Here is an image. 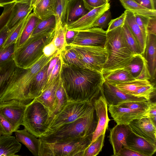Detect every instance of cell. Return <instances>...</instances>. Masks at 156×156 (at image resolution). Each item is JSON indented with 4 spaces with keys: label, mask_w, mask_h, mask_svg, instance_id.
Here are the masks:
<instances>
[{
    "label": "cell",
    "mask_w": 156,
    "mask_h": 156,
    "mask_svg": "<svg viewBox=\"0 0 156 156\" xmlns=\"http://www.w3.org/2000/svg\"><path fill=\"white\" fill-rule=\"evenodd\" d=\"M60 75L69 101H88L92 103L105 81L101 72L68 65L62 60Z\"/></svg>",
    "instance_id": "1"
},
{
    "label": "cell",
    "mask_w": 156,
    "mask_h": 156,
    "mask_svg": "<svg viewBox=\"0 0 156 156\" xmlns=\"http://www.w3.org/2000/svg\"><path fill=\"white\" fill-rule=\"evenodd\" d=\"M47 57L43 55L30 67L23 69L16 66L5 91L0 98V102L14 99L25 105L31 102L28 98L30 84L37 73L55 55Z\"/></svg>",
    "instance_id": "2"
},
{
    "label": "cell",
    "mask_w": 156,
    "mask_h": 156,
    "mask_svg": "<svg viewBox=\"0 0 156 156\" xmlns=\"http://www.w3.org/2000/svg\"><path fill=\"white\" fill-rule=\"evenodd\" d=\"M122 27L106 32L105 48L108 56L102 70L103 75L125 68L135 55L129 50L125 42Z\"/></svg>",
    "instance_id": "3"
},
{
    "label": "cell",
    "mask_w": 156,
    "mask_h": 156,
    "mask_svg": "<svg viewBox=\"0 0 156 156\" xmlns=\"http://www.w3.org/2000/svg\"><path fill=\"white\" fill-rule=\"evenodd\" d=\"M94 109L87 115L65 124L48 135L39 138L41 141L52 143L84 137L93 134L97 122Z\"/></svg>",
    "instance_id": "4"
},
{
    "label": "cell",
    "mask_w": 156,
    "mask_h": 156,
    "mask_svg": "<svg viewBox=\"0 0 156 156\" xmlns=\"http://www.w3.org/2000/svg\"><path fill=\"white\" fill-rule=\"evenodd\" d=\"M94 109L93 103L89 101H68L48 121L47 129L42 136L51 133L65 124L87 115Z\"/></svg>",
    "instance_id": "5"
},
{
    "label": "cell",
    "mask_w": 156,
    "mask_h": 156,
    "mask_svg": "<svg viewBox=\"0 0 156 156\" xmlns=\"http://www.w3.org/2000/svg\"><path fill=\"white\" fill-rule=\"evenodd\" d=\"M54 32L36 37H30L15 49L13 60L16 66L26 69L32 66L43 55L44 47L52 40Z\"/></svg>",
    "instance_id": "6"
},
{
    "label": "cell",
    "mask_w": 156,
    "mask_h": 156,
    "mask_svg": "<svg viewBox=\"0 0 156 156\" xmlns=\"http://www.w3.org/2000/svg\"><path fill=\"white\" fill-rule=\"evenodd\" d=\"M92 135L52 143L40 140V156H83L84 151L91 142Z\"/></svg>",
    "instance_id": "7"
},
{
    "label": "cell",
    "mask_w": 156,
    "mask_h": 156,
    "mask_svg": "<svg viewBox=\"0 0 156 156\" xmlns=\"http://www.w3.org/2000/svg\"><path fill=\"white\" fill-rule=\"evenodd\" d=\"M49 115L48 109L35 98L26 105L22 125L37 138L46 131Z\"/></svg>",
    "instance_id": "8"
},
{
    "label": "cell",
    "mask_w": 156,
    "mask_h": 156,
    "mask_svg": "<svg viewBox=\"0 0 156 156\" xmlns=\"http://www.w3.org/2000/svg\"><path fill=\"white\" fill-rule=\"evenodd\" d=\"M67 46L77 53L87 69L101 72L108 56L105 47L73 45Z\"/></svg>",
    "instance_id": "9"
},
{
    "label": "cell",
    "mask_w": 156,
    "mask_h": 156,
    "mask_svg": "<svg viewBox=\"0 0 156 156\" xmlns=\"http://www.w3.org/2000/svg\"><path fill=\"white\" fill-rule=\"evenodd\" d=\"M26 105L14 99L0 102V112L10 123L14 132L22 125Z\"/></svg>",
    "instance_id": "10"
},
{
    "label": "cell",
    "mask_w": 156,
    "mask_h": 156,
    "mask_svg": "<svg viewBox=\"0 0 156 156\" xmlns=\"http://www.w3.org/2000/svg\"><path fill=\"white\" fill-rule=\"evenodd\" d=\"M106 38V30L98 27H93L78 31L69 45L105 47Z\"/></svg>",
    "instance_id": "11"
},
{
    "label": "cell",
    "mask_w": 156,
    "mask_h": 156,
    "mask_svg": "<svg viewBox=\"0 0 156 156\" xmlns=\"http://www.w3.org/2000/svg\"><path fill=\"white\" fill-rule=\"evenodd\" d=\"M108 105H117L122 103L130 101H142L148 100L144 97H138L128 94L121 91L115 86L105 81L100 92Z\"/></svg>",
    "instance_id": "12"
},
{
    "label": "cell",
    "mask_w": 156,
    "mask_h": 156,
    "mask_svg": "<svg viewBox=\"0 0 156 156\" xmlns=\"http://www.w3.org/2000/svg\"><path fill=\"white\" fill-rule=\"evenodd\" d=\"M127 125L135 135L156 144V126L150 118L145 116L136 119Z\"/></svg>",
    "instance_id": "13"
},
{
    "label": "cell",
    "mask_w": 156,
    "mask_h": 156,
    "mask_svg": "<svg viewBox=\"0 0 156 156\" xmlns=\"http://www.w3.org/2000/svg\"><path fill=\"white\" fill-rule=\"evenodd\" d=\"M109 2L105 4L89 11L77 20L67 25V29L80 31L92 28L95 22L110 8Z\"/></svg>",
    "instance_id": "14"
},
{
    "label": "cell",
    "mask_w": 156,
    "mask_h": 156,
    "mask_svg": "<svg viewBox=\"0 0 156 156\" xmlns=\"http://www.w3.org/2000/svg\"><path fill=\"white\" fill-rule=\"evenodd\" d=\"M93 105L96 113L97 124L93 134L91 143L94 141L101 134L105 133L110 121L108 114V105L101 95L95 100Z\"/></svg>",
    "instance_id": "15"
},
{
    "label": "cell",
    "mask_w": 156,
    "mask_h": 156,
    "mask_svg": "<svg viewBox=\"0 0 156 156\" xmlns=\"http://www.w3.org/2000/svg\"><path fill=\"white\" fill-rule=\"evenodd\" d=\"M131 132L127 125L117 124L110 129L109 140L113 150L112 156H118L119 153L123 147H128L126 138Z\"/></svg>",
    "instance_id": "16"
},
{
    "label": "cell",
    "mask_w": 156,
    "mask_h": 156,
    "mask_svg": "<svg viewBox=\"0 0 156 156\" xmlns=\"http://www.w3.org/2000/svg\"><path fill=\"white\" fill-rule=\"evenodd\" d=\"M108 105L111 116L117 124L127 125L135 119L146 116V113L137 111L117 105Z\"/></svg>",
    "instance_id": "17"
},
{
    "label": "cell",
    "mask_w": 156,
    "mask_h": 156,
    "mask_svg": "<svg viewBox=\"0 0 156 156\" xmlns=\"http://www.w3.org/2000/svg\"><path fill=\"white\" fill-rule=\"evenodd\" d=\"M128 147L143 156H151L156 151V145L131 131L126 138Z\"/></svg>",
    "instance_id": "18"
},
{
    "label": "cell",
    "mask_w": 156,
    "mask_h": 156,
    "mask_svg": "<svg viewBox=\"0 0 156 156\" xmlns=\"http://www.w3.org/2000/svg\"><path fill=\"white\" fill-rule=\"evenodd\" d=\"M143 55L151 77L153 78L156 71V35L147 34Z\"/></svg>",
    "instance_id": "19"
},
{
    "label": "cell",
    "mask_w": 156,
    "mask_h": 156,
    "mask_svg": "<svg viewBox=\"0 0 156 156\" xmlns=\"http://www.w3.org/2000/svg\"><path fill=\"white\" fill-rule=\"evenodd\" d=\"M49 62L37 73L30 84L28 98L31 101L34 99L39 96L44 90L48 79L47 69Z\"/></svg>",
    "instance_id": "20"
},
{
    "label": "cell",
    "mask_w": 156,
    "mask_h": 156,
    "mask_svg": "<svg viewBox=\"0 0 156 156\" xmlns=\"http://www.w3.org/2000/svg\"><path fill=\"white\" fill-rule=\"evenodd\" d=\"M16 140L24 144L35 156H40L41 141L26 129L14 132Z\"/></svg>",
    "instance_id": "21"
},
{
    "label": "cell",
    "mask_w": 156,
    "mask_h": 156,
    "mask_svg": "<svg viewBox=\"0 0 156 156\" xmlns=\"http://www.w3.org/2000/svg\"><path fill=\"white\" fill-rule=\"evenodd\" d=\"M33 9L31 5L28 4L15 2L6 26L10 30L12 29L27 17Z\"/></svg>",
    "instance_id": "22"
},
{
    "label": "cell",
    "mask_w": 156,
    "mask_h": 156,
    "mask_svg": "<svg viewBox=\"0 0 156 156\" xmlns=\"http://www.w3.org/2000/svg\"><path fill=\"white\" fill-rule=\"evenodd\" d=\"M59 78L60 75L51 84L42 92L39 96L35 98L48 110L49 115V119L51 116L55 109V94Z\"/></svg>",
    "instance_id": "23"
},
{
    "label": "cell",
    "mask_w": 156,
    "mask_h": 156,
    "mask_svg": "<svg viewBox=\"0 0 156 156\" xmlns=\"http://www.w3.org/2000/svg\"><path fill=\"white\" fill-rule=\"evenodd\" d=\"M22 145L13 136L2 135L0 137V156H16Z\"/></svg>",
    "instance_id": "24"
},
{
    "label": "cell",
    "mask_w": 156,
    "mask_h": 156,
    "mask_svg": "<svg viewBox=\"0 0 156 156\" xmlns=\"http://www.w3.org/2000/svg\"><path fill=\"white\" fill-rule=\"evenodd\" d=\"M40 19L33 12L28 16L22 31L15 43V49L22 46L30 38Z\"/></svg>",
    "instance_id": "25"
},
{
    "label": "cell",
    "mask_w": 156,
    "mask_h": 156,
    "mask_svg": "<svg viewBox=\"0 0 156 156\" xmlns=\"http://www.w3.org/2000/svg\"><path fill=\"white\" fill-rule=\"evenodd\" d=\"M88 12L85 8L82 0H70L67 6V25L77 20Z\"/></svg>",
    "instance_id": "26"
},
{
    "label": "cell",
    "mask_w": 156,
    "mask_h": 156,
    "mask_svg": "<svg viewBox=\"0 0 156 156\" xmlns=\"http://www.w3.org/2000/svg\"><path fill=\"white\" fill-rule=\"evenodd\" d=\"M56 0H41L34 7L33 13L40 19L44 20L55 16Z\"/></svg>",
    "instance_id": "27"
},
{
    "label": "cell",
    "mask_w": 156,
    "mask_h": 156,
    "mask_svg": "<svg viewBox=\"0 0 156 156\" xmlns=\"http://www.w3.org/2000/svg\"><path fill=\"white\" fill-rule=\"evenodd\" d=\"M124 12L126 15L125 22L136 40L144 53L146 39L136 22L134 13L126 10Z\"/></svg>",
    "instance_id": "28"
},
{
    "label": "cell",
    "mask_w": 156,
    "mask_h": 156,
    "mask_svg": "<svg viewBox=\"0 0 156 156\" xmlns=\"http://www.w3.org/2000/svg\"><path fill=\"white\" fill-rule=\"evenodd\" d=\"M103 76L105 82L114 86L135 79L125 68L114 70Z\"/></svg>",
    "instance_id": "29"
},
{
    "label": "cell",
    "mask_w": 156,
    "mask_h": 156,
    "mask_svg": "<svg viewBox=\"0 0 156 156\" xmlns=\"http://www.w3.org/2000/svg\"><path fill=\"white\" fill-rule=\"evenodd\" d=\"M0 98L4 93L7 84L16 67L13 60L0 66Z\"/></svg>",
    "instance_id": "30"
},
{
    "label": "cell",
    "mask_w": 156,
    "mask_h": 156,
    "mask_svg": "<svg viewBox=\"0 0 156 156\" xmlns=\"http://www.w3.org/2000/svg\"><path fill=\"white\" fill-rule=\"evenodd\" d=\"M56 19L54 16L44 20H40L30 37H36L55 32Z\"/></svg>",
    "instance_id": "31"
},
{
    "label": "cell",
    "mask_w": 156,
    "mask_h": 156,
    "mask_svg": "<svg viewBox=\"0 0 156 156\" xmlns=\"http://www.w3.org/2000/svg\"><path fill=\"white\" fill-rule=\"evenodd\" d=\"M126 10L133 13L141 15L150 18L156 17V10H152L144 7L134 0H119Z\"/></svg>",
    "instance_id": "32"
},
{
    "label": "cell",
    "mask_w": 156,
    "mask_h": 156,
    "mask_svg": "<svg viewBox=\"0 0 156 156\" xmlns=\"http://www.w3.org/2000/svg\"><path fill=\"white\" fill-rule=\"evenodd\" d=\"M122 28L124 40L129 50L135 55H143L140 46L125 21Z\"/></svg>",
    "instance_id": "33"
},
{
    "label": "cell",
    "mask_w": 156,
    "mask_h": 156,
    "mask_svg": "<svg viewBox=\"0 0 156 156\" xmlns=\"http://www.w3.org/2000/svg\"><path fill=\"white\" fill-rule=\"evenodd\" d=\"M150 84L149 80L135 79L116 84L115 86L125 93L133 96L139 88Z\"/></svg>",
    "instance_id": "34"
},
{
    "label": "cell",
    "mask_w": 156,
    "mask_h": 156,
    "mask_svg": "<svg viewBox=\"0 0 156 156\" xmlns=\"http://www.w3.org/2000/svg\"><path fill=\"white\" fill-rule=\"evenodd\" d=\"M146 64V62L143 55H136L124 68L130 73L134 79H136L143 70Z\"/></svg>",
    "instance_id": "35"
},
{
    "label": "cell",
    "mask_w": 156,
    "mask_h": 156,
    "mask_svg": "<svg viewBox=\"0 0 156 156\" xmlns=\"http://www.w3.org/2000/svg\"><path fill=\"white\" fill-rule=\"evenodd\" d=\"M60 54L63 62L68 65L87 68L77 53L69 46L66 47Z\"/></svg>",
    "instance_id": "36"
},
{
    "label": "cell",
    "mask_w": 156,
    "mask_h": 156,
    "mask_svg": "<svg viewBox=\"0 0 156 156\" xmlns=\"http://www.w3.org/2000/svg\"><path fill=\"white\" fill-rule=\"evenodd\" d=\"M67 30V25L62 24L56 26L52 39L58 51L61 53L67 45L66 39V34Z\"/></svg>",
    "instance_id": "37"
},
{
    "label": "cell",
    "mask_w": 156,
    "mask_h": 156,
    "mask_svg": "<svg viewBox=\"0 0 156 156\" xmlns=\"http://www.w3.org/2000/svg\"><path fill=\"white\" fill-rule=\"evenodd\" d=\"M70 0H56L55 17L56 26L66 24V8L68 3ZM55 26V27H56Z\"/></svg>",
    "instance_id": "38"
},
{
    "label": "cell",
    "mask_w": 156,
    "mask_h": 156,
    "mask_svg": "<svg viewBox=\"0 0 156 156\" xmlns=\"http://www.w3.org/2000/svg\"><path fill=\"white\" fill-rule=\"evenodd\" d=\"M55 96V109L51 116L49 120L55 115L60 110L62 107L68 101L62 86L60 78V75L59 82L56 90Z\"/></svg>",
    "instance_id": "39"
},
{
    "label": "cell",
    "mask_w": 156,
    "mask_h": 156,
    "mask_svg": "<svg viewBox=\"0 0 156 156\" xmlns=\"http://www.w3.org/2000/svg\"><path fill=\"white\" fill-rule=\"evenodd\" d=\"M105 134L100 136L88 146L84 151L83 156H95L101 152L104 146Z\"/></svg>",
    "instance_id": "40"
},
{
    "label": "cell",
    "mask_w": 156,
    "mask_h": 156,
    "mask_svg": "<svg viewBox=\"0 0 156 156\" xmlns=\"http://www.w3.org/2000/svg\"><path fill=\"white\" fill-rule=\"evenodd\" d=\"M27 16L16 27L10 30L9 33L2 46L3 47L6 48L16 43L23 28Z\"/></svg>",
    "instance_id": "41"
},
{
    "label": "cell",
    "mask_w": 156,
    "mask_h": 156,
    "mask_svg": "<svg viewBox=\"0 0 156 156\" xmlns=\"http://www.w3.org/2000/svg\"><path fill=\"white\" fill-rule=\"evenodd\" d=\"M150 102V100L142 101H130L124 102L117 105L139 112L147 113Z\"/></svg>",
    "instance_id": "42"
},
{
    "label": "cell",
    "mask_w": 156,
    "mask_h": 156,
    "mask_svg": "<svg viewBox=\"0 0 156 156\" xmlns=\"http://www.w3.org/2000/svg\"><path fill=\"white\" fill-rule=\"evenodd\" d=\"M15 43L3 48L0 47V66L13 60Z\"/></svg>",
    "instance_id": "43"
},
{
    "label": "cell",
    "mask_w": 156,
    "mask_h": 156,
    "mask_svg": "<svg viewBox=\"0 0 156 156\" xmlns=\"http://www.w3.org/2000/svg\"><path fill=\"white\" fill-rule=\"evenodd\" d=\"M111 17V12L109 9L105 11L97 20L93 24V27H98L104 30L108 27Z\"/></svg>",
    "instance_id": "44"
},
{
    "label": "cell",
    "mask_w": 156,
    "mask_h": 156,
    "mask_svg": "<svg viewBox=\"0 0 156 156\" xmlns=\"http://www.w3.org/2000/svg\"><path fill=\"white\" fill-rule=\"evenodd\" d=\"M13 6L11 3L3 7V10L0 16V31L6 25L11 16Z\"/></svg>",
    "instance_id": "45"
},
{
    "label": "cell",
    "mask_w": 156,
    "mask_h": 156,
    "mask_svg": "<svg viewBox=\"0 0 156 156\" xmlns=\"http://www.w3.org/2000/svg\"><path fill=\"white\" fill-rule=\"evenodd\" d=\"M154 86L151 83L139 88L133 96L138 97H144L150 100L151 94L154 92Z\"/></svg>",
    "instance_id": "46"
},
{
    "label": "cell",
    "mask_w": 156,
    "mask_h": 156,
    "mask_svg": "<svg viewBox=\"0 0 156 156\" xmlns=\"http://www.w3.org/2000/svg\"><path fill=\"white\" fill-rule=\"evenodd\" d=\"M136 22L140 27L146 39L147 36V27L150 18L141 15L134 13Z\"/></svg>",
    "instance_id": "47"
},
{
    "label": "cell",
    "mask_w": 156,
    "mask_h": 156,
    "mask_svg": "<svg viewBox=\"0 0 156 156\" xmlns=\"http://www.w3.org/2000/svg\"><path fill=\"white\" fill-rule=\"evenodd\" d=\"M0 130L2 135L12 136L13 131L10 123L0 112Z\"/></svg>",
    "instance_id": "48"
},
{
    "label": "cell",
    "mask_w": 156,
    "mask_h": 156,
    "mask_svg": "<svg viewBox=\"0 0 156 156\" xmlns=\"http://www.w3.org/2000/svg\"><path fill=\"white\" fill-rule=\"evenodd\" d=\"M62 64V60L60 54V59L56 63L48 77L44 90L51 84L59 77L60 73Z\"/></svg>",
    "instance_id": "49"
},
{
    "label": "cell",
    "mask_w": 156,
    "mask_h": 156,
    "mask_svg": "<svg viewBox=\"0 0 156 156\" xmlns=\"http://www.w3.org/2000/svg\"><path fill=\"white\" fill-rule=\"evenodd\" d=\"M84 6L88 11L101 6L107 2L109 0H82Z\"/></svg>",
    "instance_id": "50"
},
{
    "label": "cell",
    "mask_w": 156,
    "mask_h": 156,
    "mask_svg": "<svg viewBox=\"0 0 156 156\" xmlns=\"http://www.w3.org/2000/svg\"><path fill=\"white\" fill-rule=\"evenodd\" d=\"M126 16V13L124 12L119 17L111 20L108 24L106 32L111 30L118 27L122 26L125 21Z\"/></svg>",
    "instance_id": "51"
},
{
    "label": "cell",
    "mask_w": 156,
    "mask_h": 156,
    "mask_svg": "<svg viewBox=\"0 0 156 156\" xmlns=\"http://www.w3.org/2000/svg\"><path fill=\"white\" fill-rule=\"evenodd\" d=\"M43 51L44 55L47 57L52 56L59 52L52 40L44 47Z\"/></svg>",
    "instance_id": "52"
},
{
    "label": "cell",
    "mask_w": 156,
    "mask_h": 156,
    "mask_svg": "<svg viewBox=\"0 0 156 156\" xmlns=\"http://www.w3.org/2000/svg\"><path fill=\"white\" fill-rule=\"evenodd\" d=\"M145 116L150 118L154 124L156 125V103L155 102H151L148 109L145 114Z\"/></svg>",
    "instance_id": "53"
},
{
    "label": "cell",
    "mask_w": 156,
    "mask_h": 156,
    "mask_svg": "<svg viewBox=\"0 0 156 156\" xmlns=\"http://www.w3.org/2000/svg\"><path fill=\"white\" fill-rule=\"evenodd\" d=\"M134 0L141 5L147 9L152 10H156V0Z\"/></svg>",
    "instance_id": "54"
},
{
    "label": "cell",
    "mask_w": 156,
    "mask_h": 156,
    "mask_svg": "<svg viewBox=\"0 0 156 156\" xmlns=\"http://www.w3.org/2000/svg\"><path fill=\"white\" fill-rule=\"evenodd\" d=\"M118 156H143L128 147H123L120 150Z\"/></svg>",
    "instance_id": "55"
},
{
    "label": "cell",
    "mask_w": 156,
    "mask_h": 156,
    "mask_svg": "<svg viewBox=\"0 0 156 156\" xmlns=\"http://www.w3.org/2000/svg\"><path fill=\"white\" fill-rule=\"evenodd\" d=\"M60 53H61L59 52L57 53L53 57L49 62L47 69V76L48 79L53 69L60 59Z\"/></svg>",
    "instance_id": "56"
},
{
    "label": "cell",
    "mask_w": 156,
    "mask_h": 156,
    "mask_svg": "<svg viewBox=\"0 0 156 156\" xmlns=\"http://www.w3.org/2000/svg\"><path fill=\"white\" fill-rule=\"evenodd\" d=\"M147 33L156 35V17L150 19L147 27Z\"/></svg>",
    "instance_id": "57"
},
{
    "label": "cell",
    "mask_w": 156,
    "mask_h": 156,
    "mask_svg": "<svg viewBox=\"0 0 156 156\" xmlns=\"http://www.w3.org/2000/svg\"><path fill=\"white\" fill-rule=\"evenodd\" d=\"M10 31L6 25L0 31V47L2 46Z\"/></svg>",
    "instance_id": "58"
},
{
    "label": "cell",
    "mask_w": 156,
    "mask_h": 156,
    "mask_svg": "<svg viewBox=\"0 0 156 156\" xmlns=\"http://www.w3.org/2000/svg\"><path fill=\"white\" fill-rule=\"evenodd\" d=\"M78 32L67 29L66 34V39L67 45L72 43Z\"/></svg>",
    "instance_id": "59"
},
{
    "label": "cell",
    "mask_w": 156,
    "mask_h": 156,
    "mask_svg": "<svg viewBox=\"0 0 156 156\" xmlns=\"http://www.w3.org/2000/svg\"><path fill=\"white\" fill-rule=\"evenodd\" d=\"M37 0H16L15 2H21L28 4L33 9Z\"/></svg>",
    "instance_id": "60"
},
{
    "label": "cell",
    "mask_w": 156,
    "mask_h": 156,
    "mask_svg": "<svg viewBox=\"0 0 156 156\" xmlns=\"http://www.w3.org/2000/svg\"><path fill=\"white\" fill-rule=\"evenodd\" d=\"M16 0H0V7H3L5 5L12 3H15Z\"/></svg>",
    "instance_id": "61"
},
{
    "label": "cell",
    "mask_w": 156,
    "mask_h": 156,
    "mask_svg": "<svg viewBox=\"0 0 156 156\" xmlns=\"http://www.w3.org/2000/svg\"><path fill=\"white\" fill-rule=\"evenodd\" d=\"M2 135V134H1V131H0V137Z\"/></svg>",
    "instance_id": "62"
},
{
    "label": "cell",
    "mask_w": 156,
    "mask_h": 156,
    "mask_svg": "<svg viewBox=\"0 0 156 156\" xmlns=\"http://www.w3.org/2000/svg\"></svg>",
    "instance_id": "63"
}]
</instances>
